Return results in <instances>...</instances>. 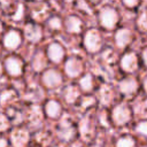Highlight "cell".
Masks as SVG:
<instances>
[{"instance_id":"cell-1","label":"cell","mask_w":147,"mask_h":147,"mask_svg":"<svg viewBox=\"0 0 147 147\" xmlns=\"http://www.w3.org/2000/svg\"><path fill=\"white\" fill-rule=\"evenodd\" d=\"M85 45L87 47L88 51L91 52H95L99 49L100 45H101V40L99 34L96 33V31H90L86 37H85Z\"/></svg>"},{"instance_id":"cell-2","label":"cell","mask_w":147,"mask_h":147,"mask_svg":"<svg viewBox=\"0 0 147 147\" xmlns=\"http://www.w3.org/2000/svg\"><path fill=\"white\" fill-rule=\"evenodd\" d=\"M117 21V15L113 9H105L101 14V23L106 28H113Z\"/></svg>"},{"instance_id":"cell-3","label":"cell","mask_w":147,"mask_h":147,"mask_svg":"<svg viewBox=\"0 0 147 147\" xmlns=\"http://www.w3.org/2000/svg\"><path fill=\"white\" fill-rule=\"evenodd\" d=\"M114 118L118 124H124L130 118V111L126 107L119 106L114 110Z\"/></svg>"},{"instance_id":"cell-4","label":"cell","mask_w":147,"mask_h":147,"mask_svg":"<svg viewBox=\"0 0 147 147\" xmlns=\"http://www.w3.org/2000/svg\"><path fill=\"white\" fill-rule=\"evenodd\" d=\"M44 82L48 87H54V86H57L61 83V77L57 72H55L53 70H49L44 75Z\"/></svg>"},{"instance_id":"cell-5","label":"cell","mask_w":147,"mask_h":147,"mask_svg":"<svg viewBox=\"0 0 147 147\" xmlns=\"http://www.w3.org/2000/svg\"><path fill=\"white\" fill-rule=\"evenodd\" d=\"M48 56L51 57L52 61L54 62H59L62 56H63V49L60 45L57 44H52L48 48Z\"/></svg>"},{"instance_id":"cell-6","label":"cell","mask_w":147,"mask_h":147,"mask_svg":"<svg viewBox=\"0 0 147 147\" xmlns=\"http://www.w3.org/2000/svg\"><path fill=\"white\" fill-rule=\"evenodd\" d=\"M122 67L126 71H133L137 68V59L134 54H127L122 60Z\"/></svg>"},{"instance_id":"cell-7","label":"cell","mask_w":147,"mask_h":147,"mask_svg":"<svg viewBox=\"0 0 147 147\" xmlns=\"http://www.w3.org/2000/svg\"><path fill=\"white\" fill-rule=\"evenodd\" d=\"M6 68H7V71L10 74V75H18L21 72V63L20 61H17L16 59H7L6 61Z\"/></svg>"},{"instance_id":"cell-8","label":"cell","mask_w":147,"mask_h":147,"mask_svg":"<svg viewBox=\"0 0 147 147\" xmlns=\"http://www.w3.org/2000/svg\"><path fill=\"white\" fill-rule=\"evenodd\" d=\"M18 44H20V36L15 31L9 32L5 37V45L8 48H16L18 46Z\"/></svg>"},{"instance_id":"cell-9","label":"cell","mask_w":147,"mask_h":147,"mask_svg":"<svg viewBox=\"0 0 147 147\" xmlns=\"http://www.w3.org/2000/svg\"><path fill=\"white\" fill-rule=\"evenodd\" d=\"M65 70H67L69 76H77L80 72V65H79V63L75 59H71V60H69L67 62Z\"/></svg>"},{"instance_id":"cell-10","label":"cell","mask_w":147,"mask_h":147,"mask_svg":"<svg viewBox=\"0 0 147 147\" xmlns=\"http://www.w3.org/2000/svg\"><path fill=\"white\" fill-rule=\"evenodd\" d=\"M28 138H29L28 133H25L24 131H16V132H14V134L11 137L13 142H14V145L16 147H22L26 142Z\"/></svg>"},{"instance_id":"cell-11","label":"cell","mask_w":147,"mask_h":147,"mask_svg":"<svg viewBox=\"0 0 147 147\" xmlns=\"http://www.w3.org/2000/svg\"><path fill=\"white\" fill-rule=\"evenodd\" d=\"M25 36L29 40H32V41H36L40 38V31L37 26L34 25H29L26 26L25 29Z\"/></svg>"},{"instance_id":"cell-12","label":"cell","mask_w":147,"mask_h":147,"mask_svg":"<svg viewBox=\"0 0 147 147\" xmlns=\"http://www.w3.org/2000/svg\"><path fill=\"white\" fill-rule=\"evenodd\" d=\"M130 40V33L127 30H121L117 32L116 34V41H117V45L119 47H123L125 46Z\"/></svg>"},{"instance_id":"cell-13","label":"cell","mask_w":147,"mask_h":147,"mask_svg":"<svg viewBox=\"0 0 147 147\" xmlns=\"http://www.w3.org/2000/svg\"><path fill=\"white\" fill-rule=\"evenodd\" d=\"M119 87H121V91L124 93H132L137 87V83L133 79H126L119 84Z\"/></svg>"},{"instance_id":"cell-14","label":"cell","mask_w":147,"mask_h":147,"mask_svg":"<svg viewBox=\"0 0 147 147\" xmlns=\"http://www.w3.org/2000/svg\"><path fill=\"white\" fill-rule=\"evenodd\" d=\"M46 113L51 116V117H55L59 115L60 113V106L57 102L55 101H49L46 106Z\"/></svg>"},{"instance_id":"cell-15","label":"cell","mask_w":147,"mask_h":147,"mask_svg":"<svg viewBox=\"0 0 147 147\" xmlns=\"http://www.w3.org/2000/svg\"><path fill=\"white\" fill-rule=\"evenodd\" d=\"M68 26H69L70 31L78 32L80 30V21L77 17H70L68 20Z\"/></svg>"},{"instance_id":"cell-16","label":"cell","mask_w":147,"mask_h":147,"mask_svg":"<svg viewBox=\"0 0 147 147\" xmlns=\"http://www.w3.org/2000/svg\"><path fill=\"white\" fill-rule=\"evenodd\" d=\"M76 95H77V91L74 90L72 86H70L69 88H67V91H65V99H67L68 102H71L76 98Z\"/></svg>"},{"instance_id":"cell-17","label":"cell","mask_w":147,"mask_h":147,"mask_svg":"<svg viewBox=\"0 0 147 147\" xmlns=\"http://www.w3.org/2000/svg\"><path fill=\"white\" fill-rule=\"evenodd\" d=\"M117 147H133V141L129 138H123L117 142Z\"/></svg>"},{"instance_id":"cell-18","label":"cell","mask_w":147,"mask_h":147,"mask_svg":"<svg viewBox=\"0 0 147 147\" xmlns=\"http://www.w3.org/2000/svg\"><path fill=\"white\" fill-rule=\"evenodd\" d=\"M80 85L84 90H90L91 88V85H92V82H91V77L90 76H86L85 78H83L80 80Z\"/></svg>"},{"instance_id":"cell-19","label":"cell","mask_w":147,"mask_h":147,"mask_svg":"<svg viewBox=\"0 0 147 147\" xmlns=\"http://www.w3.org/2000/svg\"><path fill=\"white\" fill-rule=\"evenodd\" d=\"M137 131L140 132V133H142V134H145V136H147V123L139 124L138 127H137Z\"/></svg>"},{"instance_id":"cell-20","label":"cell","mask_w":147,"mask_h":147,"mask_svg":"<svg viewBox=\"0 0 147 147\" xmlns=\"http://www.w3.org/2000/svg\"><path fill=\"white\" fill-rule=\"evenodd\" d=\"M51 26L53 28H60V21L57 18H54L51 21Z\"/></svg>"},{"instance_id":"cell-21","label":"cell","mask_w":147,"mask_h":147,"mask_svg":"<svg viewBox=\"0 0 147 147\" xmlns=\"http://www.w3.org/2000/svg\"><path fill=\"white\" fill-rule=\"evenodd\" d=\"M124 2L127 5V6H134L137 0H124Z\"/></svg>"},{"instance_id":"cell-22","label":"cell","mask_w":147,"mask_h":147,"mask_svg":"<svg viewBox=\"0 0 147 147\" xmlns=\"http://www.w3.org/2000/svg\"><path fill=\"white\" fill-rule=\"evenodd\" d=\"M144 60H145V62H146V64H147V49L144 52Z\"/></svg>"},{"instance_id":"cell-23","label":"cell","mask_w":147,"mask_h":147,"mask_svg":"<svg viewBox=\"0 0 147 147\" xmlns=\"http://www.w3.org/2000/svg\"><path fill=\"white\" fill-rule=\"evenodd\" d=\"M145 88H146V91H147V78H146V80H145Z\"/></svg>"},{"instance_id":"cell-24","label":"cell","mask_w":147,"mask_h":147,"mask_svg":"<svg viewBox=\"0 0 147 147\" xmlns=\"http://www.w3.org/2000/svg\"><path fill=\"white\" fill-rule=\"evenodd\" d=\"M2 147H5V140H2Z\"/></svg>"},{"instance_id":"cell-25","label":"cell","mask_w":147,"mask_h":147,"mask_svg":"<svg viewBox=\"0 0 147 147\" xmlns=\"http://www.w3.org/2000/svg\"><path fill=\"white\" fill-rule=\"evenodd\" d=\"M68 1H70V0H68Z\"/></svg>"}]
</instances>
